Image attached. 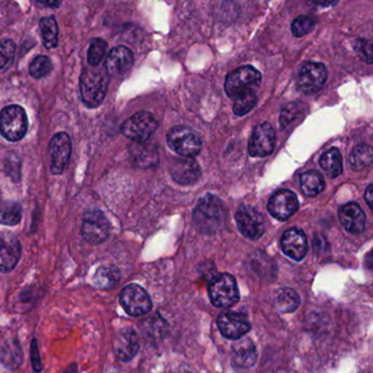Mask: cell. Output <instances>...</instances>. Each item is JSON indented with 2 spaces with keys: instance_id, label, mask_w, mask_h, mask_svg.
I'll list each match as a JSON object with an SVG mask.
<instances>
[{
  "instance_id": "obj_1",
  "label": "cell",
  "mask_w": 373,
  "mask_h": 373,
  "mask_svg": "<svg viewBox=\"0 0 373 373\" xmlns=\"http://www.w3.org/2000/svg\"><path fill=\"white\" fill-rule=\"evenodd\" d=\"M193 218L196 228L200 232L214 234L224 224L222 202L216 196L208 194L198 202Z\"/></svg>"
},
{
  "instance_id": "obj_2",
  "label": "cell",
  "mask_w": 373,
  "mask_h": 373,
  "mask_svg": "<svg viewBox=\"0 0 373 373\" xmlns=\"http://www.w3.org/2000/svg\"><path fill=\"white\" fill-rule=\"evenodd\" d=\"M29 123L28 116L22 106L13 104L6 106L0 112V135L9 142L21 140L27 134Z\"/></svg>"
},
{
  "instance_id": "obj_3",
  "label": "cell",
  "mask_w": 373,
  "mask_h": 373,
  "mask_svg": "<svg viewBox=\"0 0 373 373\" xmlns=\"http://www.w3.org/2000/svg\"><path fill=\"white\" fill-rule=\"evenodd\" d=\"M108 80L99 70L84 69L80 77L81 100L88 108H98L105 99Z\"/></svg>"
},
{
  "instance_id": "obj_4",
  "label": "cell",
  "mask_w": 373,
  "mask_h": 373,
  "mask_svg": "<svg viewBox=\"0 0 373 373\" xmlns=\"http://www.w3.org/2000/svg\"><path fill=\"white\" fill-rule=\"evenodd\" d=\"M208 294L212 304L217 308H231L240 299L238 284L230 274L214 277L208 286Z\"/></svg>"
},
{
  "instance_id": "obj_5",
  "label": "cell",
  "mask_w": 373,
  "mask_h": 373,
  "mask_svg": "<svg viewBox=\"0 0 373 373\" xmlns=\"http://www.w3.org/2000/svg\"><path fill=\"white\" fill-rule=\"evenodd\" d=\"M262 75L252 66H243L229 74L224 84V90L229 98L236 99L241 94L256 91L260 84Z\"/></svg>"
},
{
  "instance_id": "obj_6",
  "label": "cell",
  "mask_w": 373,
  "mask_h": 373,
  "mask_svg": "<svg viewBox=\"0 0 373 373\" xmlns=\"http://www.w3.org/2000/svg\"><path fill=\"white\" fill-rule=\"evenodd\" d=\"M168 147L178 156L193 158L197 156L202 149V140L192 128L186 126H176L168 132L166 137Z\"/></svg>"
},
{
  "instance_id": "obj_7",
  "label": "cell",
  "mask_w": 373,
  "mask_h": 373,
  "mask_svg": "<svg viewBox=\"0 0 373 373\" xmlns=\"http://www.w3.org/2000/svg\"><path fill=\"white\" fill-rule=\"evenodd\" d=\"M111 234V224L101 210H90L82 220L81 234L90 244H101Z\"/></svg>"
},
{
  "instance_id": "obj_8",
  "label": "cell",
  "mask_w": 373,
  "mask_h": 373,
  "mask_svg": "<svg viewBox=\"0 0 373 373\" xmlns=\"http://www.w3.org/2000/svg\"><path fill=\"white\" fill-rule=\"evenodd\" d=\"M159 124L149 112H139L124 122L122 132L126 137L136 142H144L149 139Z\"/></svg>"
},
{
  "instance_id": "obj_9",
  "label": "cell",
  "mask_w": 373,
  "mask_h": 373,
  "mask_svg": "<svg viewBox=\"0 0 373 373\" xmlns=\"http://www.w3.org/2000/svg\"><path fill=\"white\" fill-rule=\"evenodd\" d=\"M120 302L130 316H144L152 309L149 294L142 287L136 284L128 285L122 290Z\"/></svg>"
},
{
  "instance_id": "obj_10",
  "label": "cell",
  "mask_w": 373,
  "mask_h": 373,
  "mask_svg": "<svg viewBox=\"0 0 373 373\" xmlns=\"http://www.w3.org/2000/svg\"><path fill=\"white\" fill-rule=\"evenodd\" d=\"M328 79V69L323 64L306 62L299 70L297 84L304 93L319 91Z\"/></svg>"
},
{
  "instance_id": "obj_11",
  "label": "cell",
  "mask_w": 373,
  "mask_h": 373,
  "mask_svg": "<svg viewBox=\"0 0 373 373\" xmlns=\"http://www.w3.org/2000/svg\"><path fill=\"white\" fill-rule=\"evenodd\" d=\"M236 220L239 230L246 238L256 241L264 234V217L252 206H242L239 208Z\"/></svg>"
},
{
  "instance_id": "obj_12",
  "label": "cell",
  "mask_w": 373,
  "mask_h": 373,
  "mask_svg": "<svg viewBox=\"0 0 373 373\" xmlns=\"http://www.w3.org/2000/svg\"><path fill=\"white\" fill-rule=\"evenodd\" d=\"M48 149L51 156V172L55 176H59L65 171L70 161L71 140L68 134L58 132L54 135Z\"/></svg>"
},
{
  "instance_id": "obj_13",
  "label": "cell",
  "mask_w": 373,
  "mask_h": 373,
  "mask_svg": "<svg viewBox=\"0 0 373 373\" xmlns=\"http://www.w3.org/2000/svg\"><path fill=\"white\" fill-rule=\"evenodd\" d=\"M276 144V134L274 128L268 123H263L256 126L253 130L250 142H248V152L252 156H270L274 151Z\"/></svg>"
},
{
  "instance_id": "obj_14",
  "label": "cell",
  "mask_w": 373,
  "mask_h": 373,
  "mask_svg": "<svg viewBox=\"0 0 373 373\" xmlns=\"http://www.w3.org/2000/svg\"><path fill=\"white\" fill-rule=\"evenodd\" d=\"M21 243L11 232H0V272L15 270L21 258Z\"/></svg>"
},
{
  "instance_id": "obj_15",
  "label": "cell",
  "mask_w": 373,
  "mask_h": 373,
  "mask_svg": "<svg viewBox=\"0 0 373 373\" xmlns=\"http://www.w3.org/2000/svg\"><path fill=\"white\" fill-rule=\"evenodd\" d=\"M268 208L276 219L287 220L298 210V197L292 190H277L268 202Z\"/></svg>"
},
{
  "instance_id": "obj_16",
  "label": "cell",
  "mask_w": 373,
  "mask_h": 373,
  "mask_svg": "<svg viewBox=\"0 0 373 373\" xmlns=\"http://www.w3.org/2000/svg\"><path fill=\"white\" fill-rule=\"evenodd\" d=\"M220 333L230 340H239L251 331V323L242 313L224 312L218 318Z\"/></svg>"
},
{
  "instance_id": "obj_17",
  "label": "cell",
  "mask_w": 373,
  "mask_h": 373,
  "mask_svg": "<svg viewBox=\"0 0 373 373\" xmlns=\"http://www.w3.org/2000/svg\"><path fill=\"white\" fill-rule=\"evenodd\" d=\"M139 337L132 328H122L114 338V352L124 362L132 360L139 352Z\"/></svg>"
},
{
  "instance_id": "obj_18",
  "label": "cell",
  "mask_w": 373,
  "mask_h": 373,
  "mask_svg": "<svg viewBox=\"0 0 373 373\" xmlns=\"http://www.w3.org/2000/svg\"><path fill=\"white\" fill-rule=\"evenodd\" d=\"M282 252L294 260H302L309 251L308 238L300 229L292 228L285 232L282 241Z\"/></svg>"
},
{
  "instance_id": "obj_19",
  "label": "cell",
  "mask_w": 373,
  "mask_h": 373,
  "mask_svg": "<svg viewBox=\"0 0 373 373\" xmlns=\"http://www.w3.org/2000/svg\"><path fill=\"white\" fill-rule=\"evenodd\" d=\"M134 64V54L126 46H116L106 56L105 67L108 75L117 77L125 75Z\"/></svg>"
},
{
  "instance_id": "obj_20",
  "label": "cell",
  "mask_w": 373,
  "mask_h": 373,
  "mask_svg": "<svg viewBox=\"0 0 373 373\" xmlns=\"http://www.w3.org/2000/svg\"><path fill=\"white\" fill-rule=\"evenodd\" d=\"M170 173L176 183L180 185H190L200 180V166L193 158H178L170 166Z\"/></svg>"
},
{
  "instance_id": "obj_21",
  "label": "cell",
  "mask_w": 373,
  "mask_h": 373,
  "mask_svg": "<svg viewBox=\"0 0 373 373\" xmlns=\"http://www.w3.org/2000/svg\"><path fill=\"white\" fill-rule=\"evenodd\" d=\"M340 224L352 234H361L366 226V214L358 204L349 202L338 212Z\"/></svg>"
},
{
  "instance_id": "obj_22",
  "label": "cell",
  "mask_w": 373,
  "mask_h": 373,
  "mask_svg": "<svg viewBox=\"0 0 373 373\" xmlns=\"http://www.w3.org/2000/svg\"><path fill=\"white\" fill-rule=\"evenodd\" d=\"M256 360L258 352L252 340H241L232 347V361L238 368H251L256 365Z\"/></svg>"
},
{
  "instance_id": "obj_23",
  "label": "cell",
  "mask_w": 373,
  "mask_h": 373,
  "mask_svg": "<svg viewBox=\"0 0 373 373\" xmlns=\"http://www.w3.org/2000/svg\"><path fill=\"white\" fill-rule=\"evenodd\" d=\"M23 361V352L19 342L15 338L6 340L0 346V364L8 370H16L21 366Z\"/></svg>"
},
{
  "instance_id": "obj_24",
  "label": "cell",
  "mask_w": 373,
  "mask_h": 373,
  "mask_svg": "<svg viewBox=\"0 0 373 373\" xmlns=\"http://www.w3.org/2000/svg\"><path fill=\"white\" fill-rule=\"evenodd\" d=\"M120 280V272L115 265L100 266L94 272L92 282L100 290H111L117 286Z\"/></svg>"
},
{
  "instance_id": "obj_25",
  "label": "cell",
  "mask_w": 373,
  "mask_h": 373,
  "mask_svg": "<svg viewBox=\"0 0 373 373\" xmlns=\"http://www.w3.org/2000/svg\"><path fill=\"white\" fill-rule=\"evenodd\" d=\"M301 190L304 193V195L316 196L323 192L325 188V180L322 174L316 170L304 172L300 176Z\"/></svg>"
},
{
  "instance_id": "obj_26",
  "label": "cell",
  "mask_w": 373,
  "mask_h": 373,
  "mask_svg": "<svg viewBox=\"0 0 373 373\" xmlns=\"http://www.w3.org/2000/svg\"><path fill=\"white\" fill-rule=\"evenodd\" d=\"M306 115V104L292 102L282 108L280 113V125L282 130L294 127Z\"/></svg>"
},
{
  "instance_id": "obj_27",
  "label": "cell",
  "mask_w": 373,
  "mask_h": 373,
  "mask_svg": "<svg viewBox=\"0 0 373 373\" xmlns=\"http://www.w3.org/2000/svg\"><path fill=\"white\" fill-rule=\"evenodd\" d=\"M320 166L330 178H335L340 176L343 172V158L340 150L332 148L325 152L321 156Z\"/></svg>"
},
{
  "instance_id": "obj_28",
  "label": "cell",
  "mask_w": 373,
  "mask_h": 373,
  "mask_svg": "<svg viewBox=\"0 0 373 373\" xmlns=\"http://www.w3.org/2000/svg\"><path fill=\"white\" fill-rule=\"evenodd\" d=\"M21 219L22 207L19 202L10 200L0 202V224L13 226L19 224Z\"/></svg>"
},
{
  "instance_id": "obj_29",
  "label": "cell",
  "mask_w": 373,
  "mask_h": 373,
  "mask_svg": "<svg viewBox=\"0 0 373 373\" xmlns=\"http://www.w3.org/2000/svg\"><path fill=\"white\" fill-rule=\"evenodd\" d=\"M275 304L280 312H294L300 304V298L294 290L290 288H282L278 290L275 298Z\"/></svg>"
},
{
  "instance_id": "obj_30",
  "label": "cell",
  "mask_w": 373,
  "mask_h": 373,
  "mask_svg": "<svg viewBox=\"0 0 373 373\" xmlns=\"http://www.w3.org/2000/svg\"><path fill=\"white\" fill-rule=\"evenodd\" d=\"M41 28L42 40L44 46L48 50L56 47L58 43V24L54 16L42 18L40 21Z\"/></svg>"
},
{
  "instance_id": "obj_31",
  "label": "cell",
  "mask_w": 373,
  "mask_h": 373,
  "mask_svg": "<svg viewBox=\"0 0 373 373\" xmlns=\"http://www.w3.org/2000/svg\"><path fill=\"white\" fill-rule=\"evenodd\" d=\"M372 149L368 144H361L355 148L350 156V166L355 171H361L372 164Z\"/></svg>"
},
{
  "instance_id": "obj_32",
  "label": "cell",
  "mask_w": 373,
  "mask_h": 373,
  "mask_svg": "<svg viewBox=\"0 0 373 373\" xmlns=\"http://www.w3.org/2000/svg\"><path fill=\"white\" fill-rule=\"evenodd\" d=\"M106 53H108V43L103 39L96 38L91 40L88 51V63L92 67H98L105 58Z\"/></svg>"
},
{
  "instance_id": "obj_33",
  "label": "cell",
  "mask_w": 373,
  "mask_h": 373,
  "mask_svg": "<svg viewBox=\"0 0 373 373\" xmlns=\"http://www.w3.org/2000/svg\"><path fill=\"white\" fill-rule=\"evenodd\" d=\"M256 103H258V96L256 91H248L241 94L234 99V114L238 116L246 115L256 105Z\"/></svg>"
},
{
  "instance_id": "obj_34",
  "label": "cell",
  "mask_w": 373,
  "mask_h": 373,
  "mask_svg": "<svg viewBox=\"0 0 373 373\" xmlns=\"http://www.w3.org/2000/svg\"><path fill=\"white\" fill-rule=\"evenodd\" d=\"M53 69V64L47 56L40 55L34 58L30 64V75L34 79H41L47 76Z\"/></svg>"
},
{
  "instance_id": "obj_35",
  "label": "cell",
  "mask_w": 373,
  "mask_h": 373,
  "mask_svg": "<svg viewBox=\"0 0 373 373\" xmlns=\"http://www.w3.org/2000/svg\"><path fill=\"white\" fill-rule=\"evenodd\" d=\"M16 44L11 40L0 42V71L7 69L15 59Z\"/></svg>"
},
{
  "instance_id": "obj_36",
  "label": "cell",
  "mask_w": 373,
  "mask_h": 373,
  "mask_svg": "<svg viewBox=\"0 0 373 373\" xmlns=\"http://www.w3.org/2000/svg\"><path fill=\"white\" fill-rule=\"evenodd\" d=\"M314 28V20L306 16H301L292 22V32L297 38L306 35Z\"/></svg>"
},
{
  "instance_id": "obj_37",
  "label": "cell",
  "mask_w": 373,
  "mask_h": 373,
  "mask_svg": "<svg viewBox=\"0 0 373 373\" xmlns=\"http://www.w3.org/2000/svg\"><path fill=\"white\" fill-rule=\"evenodd\" d=\"M355 51L361 56L367 63H372V50H371L370 42L367 40H358L354 45Z\"/></svg>"
},
{
  "instance_id": "obj_38",
  "label": "cell",
  "mask_w": 373,
  "mask_h": 373,
  "mask_svg": "<svg viewBox=\"0 0 373 373\" xmlns=\"http://www.w3.org/2000/svg\"><path fill=\"white\" fill-rule=\"evenodd\" d=\"M30 354H31V362L32 367H33V370L35 371V372H41V371L43 370V365H42L39 346H38V340H36V338L32 340Z\"/></svg>"
},
{
  "instance_id": "obj_39",
  "label": "cell",
  "mask_w": 373,
  "mask_h": 373,
  "mask_svg": "<svg viewBox=\"0 0 373 373\" xmlns=\"http://www.w3.org/2000/svg\"><path fill=\"white\" fill-rule=\"evenodd\" d=\"M372 184L367 188L366 193H365V200L368 202V206L370 207V210H372V202H373V192H372Z\"/></svg>"
},
{
  "instance_id": "obj_40",
  "label": "cell",
  "mask_w": 373,
  "mask_h": 373,
  "mask_svg": "<svg viewBox=\"0 0 373 373\" xmlns=\"http://www.w3.org/2000/svg\"><path fill=\"white\" fill-rule=\"evenodd\" d=\"M38 4L43 6H48V7H59L62 5L60 1H41V0H38Z\"/></svg>"
},
{
  "instance_id": "obj_41",
  "label": "cell",
  "mask_w": 373,
  "mask_h": 373,
  "mask_svg": "<svg viewBox=\"0 0 373 373\" xmlns=\"http://www.w3.org/2000/svg\"><path fill=\"white\" fill-rule=\"evenodd\" d=\"M63 373H77V365L72 364Z\"/></svg>"
}]
</instances>
